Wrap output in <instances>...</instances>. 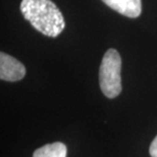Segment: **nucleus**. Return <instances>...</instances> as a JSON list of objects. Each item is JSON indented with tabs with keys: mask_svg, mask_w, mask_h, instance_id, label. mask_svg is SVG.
I'll return each mask as SVG.
<instances>
[{
	"mask_svg": "<svg viewBox=\"0 0 157 157\" xmlns=\"http://www.w3.org/2000/svg\"><path fill=\"white\" fill-rule=\"evenodd\" d=\"M121 58L115 49H108L101 61L99 71V84L102 93L113 99L121 92Z\"/></svg>",
	"mask_w": 157,
	"mask_h": 157,
	"instance_id": "nucleus-2",
	"label": "nucleus"
},
{
	"mask_svg": "<svg viewBox=\"0 0 157 157\" xmlns=\"http://www.w3.org/2000/svg\"><path fill=\"white\" fill-rule=\"evenodd\" d=\"M67 148L63 143L55 142L36 149L33 157H67Z\"/></svg>",
	"mask_w": 157,
	"mask_h": 157,
	"instance_id": "nucleus-5",
	"label": "nucleus"
},
{
	"mask_svg": "<svg viewBox=\"0 0 157 157\" xmlns=\"http://www.w3.org/2000/svg\"><path fill=\"white\" fill-rule=\"evenodd\" d=\"M21 11L24 17L45 36L55 38L65 27L63 15L51 0H23Z\"/></svg>",
	"mask_w": 157,
	"mask_h": 157,
	"instance_id": "nucleus-1",
	"label": "nucleus"
},
{
	"mask_svg": "<svg viewBox=\"0 0 157 157\" xmlns=\"http://www.w3.org/2000/svg\"><path fill=\"white\" fill-rule=\"evenodd\" d=\"M149 153L151 157H157V136L154 138V140L152 141L151 145H150Z\"/></svg>",
	"mask_w": 157,
	"mask_h": 157,
	"instance_id": "nucleus-6",
	"label": "nucleus"
},
{
	"mask_svg": "<svg viewBox=\"0 0 157 157\" xmlns=\"http://www.w3.org/2000/svg\"><path fill=\"white\" fill-rule=\"evenodd\" d=\"M108 7L124 17L136 18L142 12V0H102Z\"/></svg>",
	"mask_w": 157,
	"mask_h": 157,
	"instance_id": "nucleus-4",
	"label": "nucleus"
},
{
	"mask_svg": "<svg viewBox=\"0 0 157 157\" xmlns=\"http://www.w3.org/2000/svg\"><path fill=\"white\" fill-rule=\"evenodd\" d=\"M26 76V67L12 56L0 53V78L6 82H17Z\"/></svg>",
	"mask_w": 157,
	"mask_h": 157,
	"instance_id": "nucleus-3",
	"label": "nucleus"
}]
</instances>
